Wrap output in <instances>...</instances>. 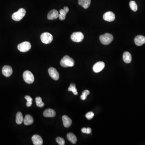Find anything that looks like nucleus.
Instances as JSON below:
<instances>
[{"label":"nucleus","instance_id":"f257e3e1","mask_svg":"<svg viewBox=\"0 0 145 145\" xmlns=\"http://www.w3.org/2000/svg\"><path fill=\"white\" fill-rule=\"evenodd\" d=\"M60 64L61 66L64 67H72L75 65V61L73 59L66 55L64 56L62 59L61 60Z\"/></svg>","mask_w":145,"mask_h":145},{"label":"nucleus","instance_id":"f03ea898","mask_svg":"<svg viewBox=\"0 0 145 145\" xmlns=\"http://www.w3.org/2000/svg\"><path fill=\"white\" fill-rule=\"evenodd\" d=\"M26 14L25 10L21 8L17 12H15L12 15V18L13 20L17 22L20 21L23 18Z\"/></svg>","mask_w":145,"mask_h":145},{"label":"nucleus","instance_id":"7ed1b4c3","mask_svg":"<svg viewBox=\"0 0 145 145\" xmlns=\"http://www.w3.org/2000/svg\"><path fill=\"white\" fill-rule=\"evenodd\" d=\"M100 40L103 45H109L113 40V35L110 33H105L100 36Z\"/></svg>","mask_w":145,"mask_h":145},{"label":"nucleus","instance_id":"20e7f679","mask_svg":"<svg viewBox=\"0 0 145 145\" xmlns=\"http://www.w3.org/2000/svg\"><path fill=\"white\" fill-rule=\"evenodd\" d=\"M23 78L25 82L29 84L33 83L34 81V77L32 72L26 71L23 73Z\"/></svg>","mask_w":145,"mask_h":145},{"label":"nucleus","instance_id":"39448f33","mask_svg":"<svg viewBox=\"0 0 145 145\" xmlns=\"http://www.w3.org/2000/svg\"><path fill=\"white\" fill-rule=\"evenodd\" d=\"M40 38L42 42L45 44L50 43L53 39V35L48 32H45L42 33L40 36Z\"/></svg>","mask_w":145,"mask_h":145},{"label":"nucleus","instance_id":"423d86ee","mask_svg":"<svg viewBox=\"0 0 145 145\" xmlns=\"http://www.w3.org/2000/svg\"><path fill=\"white\" fill-rule=\"evenodd\" d=\"M31 44L28 42H24L20 44L17 46V48L21 52H26L31 48Z\"/></svg>","mask_w":145,"mask_h":145},{"label":"nucleus","instance_id":"0eeeda50","mask_svg":"<svg viewBox=\"0 0 145 145\" xmlns=\"http://www.w3.org/2000/svg\"><path fill=\"white\" fill-rule=\"evenodd\" d=\"M84 35L81 32H76L72 33L71 35V39L76 42H81L84 39Z\"/></svg>","mask_w":145,"mask_h":145},{"label":"nucleus","instance_id":"6e6552de","mask_svg":"<svg viewBox=\"0 0 145 145\" xmlns=\"http://www.w3.org/2000/svg\"><path fill=\"white\" fill-rule=\"evenodd\" d=\"M105 67V64L104 62L99 61L97 62L93 67V70L95 73H99L104 69Z\"/></svg>","mask_w":145,"mask_h":145},{"label":"nucleus","instance_id":"1a4fd4ad","mask_svg":"<svg viewBox=\"0 0 145 145\" xmlns=\"http://www.w3.org/2000/svg\"><path fill=\"white\" fill-rule=\"evenodd\" d=\"M48 73L50 76L54 80H58L59 78V74L56 69L54 68H50L48 69Z\"/></svg>","mask_w":145,"mask_h":145},{"label":"nucleus","instance_id":"9d476101","mask_svg":"<svg viewBox=\"0 0 145 145\" xmlns=\"http://www.w3.org/2000/svg\"><path fill=\"white\" fill-rule=\"evenodd\" d=\"M103 19L105 21L109 22H112L115 19V15L112 12H107L103 15Z\"/></svg>","mask_w":145,"mask_h":145},{"label":"nucleus","instance_id":"9b49d317","mask_svg":"<svg viewBox=\"0 0 145 145\" xmlns=\"http://www.w3.org/2000/svg\"><path fill=\"white\" fill-rule=\"evenodd\" d=\"M2 71L4 76L6 77H9L13 73V69L11 67L5 65L2 68Z\"/></svg>","mask_w":145,"mask_h":145},{"label":"nucleus","instance_id":"f8f14e48","mask_svg":"<svg viewBox=\"0 0 145 145\" xmlns=\"http://www.w3.org/2000/svg\"><path fill=\"white\" fill-rule=\"evenodd\" d=\"M134 42L136 45L142 46L145 43V37L142 35H137L135 38Z\"/></svg>","mask_w":145,"mask_h":145},{"label":"nucleus","instance_id":"ddd939ff","mask_svg":"<svg viewBox=\"0 0 145 145\" xmlns=\"http://www.w3.org/2000/svg\"><path fill=\"white\" fill-rule=\"evenodd\" d=\"M58 12L55 9L50 11L47 15V18L49 20H55L58 17Z\"/></svg>","mask_w":145,"mask_h":145},{"label":"nucleus","instance_id":"4468645a","mask_svg":"<svg viewBox=\"0 0 145 145\" xmlns=\"http://www.w3.org/2000/svg\"><path fill=\"white\" fill-rule=\"evenodd\" d=\"M32 139L34 145H42L43 144L42 139L39 135H33L32 137Z\"/></svg>","mask_w":145,"mask_h":145},{"label":"nucleus","instance_id":"2eb2a0df","mask_svg":"<svg viewBox=\"0 0 145 145\" xmlns=\"http://www.w3.org/2000/svg\"><path fill=\"white\" fill-rule=\"evenodd\" d=\"M62 119L64 127L66 128L69 127L72 124V120L67 116H63Z\"/></svg>","mask_w":145,"mask_h":145},{"label":"nucleus","instance_id":"dca6fc26","mask_svg":"<svg viewBox=\"0 0 145 145\" xmlns=\"http://www.w3.org/2000/svg\"><path fill=\"white\" fill-rule=\"evenodd\" d=\"M43 115L46 117H54L56 115V112L53 109H47L44 112Z\"/></svg>","mask_w":145,"mask_h":145},{"label":"nucleus","instance_id":"f3484780","mask_svg":"<svg viewBox=\"0 0 145 145\" xmlns=\"http://www.w3.org/2000/svg\"><path fill=\"white\" fill-rule=\"evenodd\" d=\"M91 0H79V5L85 9H88L91 3Z\"/></svg>","mask_w":145,"mask_h":145},{"label":"nucleus","instance_id":"a211bd4d","mask_svg":"<svg viewBox=\"0 0 145 145\" xmlns=\"http://www.w3.org/2000/svg\"><path fill=\"white\" fill-rule=\"evenodd\" d=\"M123 60L126 63H129L132 60L131 54L128 52H125L123 55Z\"/></svg>","mask_w":145,"mask_h":145},{"label":"nucleus","instance_id":"6ab92c4d","mask_svg":"<svg viewBox=\"0 0 145 145\" xmlns=\"http://www.w3.org/2000/svg\"><path fill=\"white\" fill-rule=\"evenodd\" d=\"M23 122L24 124L26 125L32 124L33 123V118L29 114H27L24 118Z\"/></svg>","mask_w":145,"mask_h":145},{"label":"nucleus","instance_id":"aec40b11","mask_svg":"<svg viewBox=\"0 0 145 145\" xmlns=\"http://www.w3.org/2000/svg\"><path fill=\"white\" fill-rule=\"evenodd\" d=\"M67 138L69 142L73 144H75L77 141L76 137L74 134L70 133L67 135Z\"/></svg>","mask_w":145,"mask_h":145},{"label":"nucleus","instance_id":"412c9836","mask_svg":"<svg viewBox=\"0 0 145 145\" xmlns=\"http://www.w3.org/2000/svg\"><path fill=\"white\" fill-rule=\"evenodd\" d=\"M24 119L23 118L22 114L21 112H19L17 113L16 116V123L18 124H22L23 121Z\"/></svg>","mask_w":145,"mask_h":145},{"label":"nucleus","instance_id":"4be33fe9","mask_svg":"<svg viewBox=\"0 0 145 145\" xmlns=\"http://www.w3.org/2000/svg\"><path fill=\"white\" fill-rule=\"evenodd\" d=\"M67 12L64 9H61L60 10V14H59L58 17L60 20L63 21L65 20L66 18V15L67 14Z\"/></svg>","mask_w":145,"mask_h":145},{"label":"nucleus","instance_id":"5701e85b","mask_svg":"<svg viewBox=\"0 0 145 145\" xmlns=\"http://www.w3.org/2000/svg\"><path fill=\"white\" fill-rule=\"evenodd\" d=\"M68 91H72L75 95H77L78 94L77 89L76 88V85L74 83H71L70 84L69 87L68 88Z\"/></svg>","mask_w":145,"mask_h":145},{"label":"nucleus","instance_id":"b1692460","mask_svg":"<svg viewBox=\"0 0 145 145\" xmlns=\"http://www.w3.org/2000/svg\"><path fill=\"white\" fill-rule=\"evenodd\" d=\"M35 102L37 106L39 107L42 108L45 106V104L42 102L41 98L37 97L35 98Z\"/></svg>","mask_w":145,"mask_h":145},{"label":"nucleus","instance_id":"393cba45","mask_svg":"<svg viewBox=\"0 0 145 145\" xmlns=\"http://www.w3.org/2000/svg\"><path fill=\"white\" fill-rule=\"evenodd\" d=\"M129 6L131 10L134 11L135 12L137 10V5L135 1H131L129 2Z\"/></svg>","mask_w":145,"mask_h":145},{"label":"nucleus","instance_id":"a878e982","mask_svg":"<svg viewBox=\"0 0 145 145\" xmlns=\"http://www.w3.org/2000/svg\"><path fill=\"white\" fill-rule=\"evenodd\" d=\"M25 98L27 101L26 103L27 106L28 107L31 106L32 104V98L29 96H26L25 97Z\"/></svg>","mask_w":145,"mask_h":145},{"label":"nucleus","instance_id":"bb28decb","mask_svg":"<svg viewBox=\"0 0 145 145\" xmlns=\"http://www.w3.org/2000/svg\"><path fill=\"white\" fill-rule=\"evenodd\" d=\"M89 93L90 92H89V91H88V90H85L82 93V95L81 96V99L83 100H85L87 98L88 95H89Z\"/></svg>","mask_w":145,"mask_h":145},{"label":"nucleus","instance_id":"cd10ccee","mask_svg":"<svg viewBox=\"0 0 145 145\" xmlns=\"http://www.w3.org/2000/svg\"><path fill=\"white\" fill-rule=\"evenodd\" d=\"M56 142L59 145H64L65 144V141L63 138L61 137H58L56 138Z\"/></svg>","mask_w":145,"mask_h":145},{"label":"nucleus","instance_id":"c85d7f7f","mask_svg":"<svg viewBox=\"0 0 145 145\" xmlns=\"http://www.w3.org/2000/svg\"><path fill=\"white\" fill-rule=\"evenodd\" d=\"M94 116V114L92 112H89L86 114V117L88 119L90 120L92 119Z\"/></svg>","mask_w":145,"mask_h":145},{"label":"nucleus","instance_id":"c756f323","mask_svg":"<svg viewBox=\"0 0 145 145\" xmlns=\"http://www.w3.org/2000/svg\"><path fill=\"white\" fill-rule=\"evenodd\" d=\"M91 128L89 127H88V128H86V134H90L91 133Z\"/></svg>","mask_w":145,"mask_h":145},{"label":"nucleus","instance_id":"7c9ffc66","mask_svg":"<svg viewBox=\"0 0 145 145\" xmlns=\"http://www.w3.org/2000/svg\"><path fill=\"white\" fill-rule=\"evenodd\" d=\"M81 131L83 133H86V128H85V127H83V128L81 129Z\"/></svg>","mask_w":145,"mask_h":145},{"label":"nucleus","instance_id":"2f4dec72","mask_svg":"<svg viewBox=\"0 0 145 145\" xmlns=\"http://www.w3.org/2000/svg\"><path fill=\"white\" fill-rule=\"evenodd\" d=\"M64 9L67 12V13L69 12V9L67 7H64V9Z\"/></svg>","mask_w":145,"mask_h":145}]
</instances>
